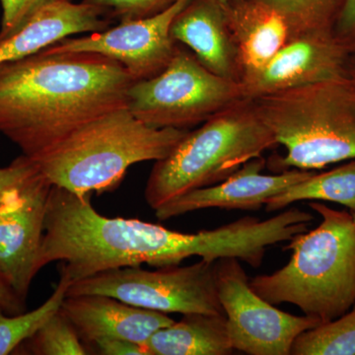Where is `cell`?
<instances>
[{"label":"cell","mask_w":355,"mask_h":355,"mask_svg":"<svg viewBox=\"0 0 355 355\" xmlns=\"http://www.w3.org/2000/svg\"><path fill=\"white\" fill-rule=\"evenodd\" d=\"M135 79L99 53L41 51L0 64V133L36 160L103 114L127 107Z\"/></svg>","instance_id":"cell-1"},{"label":"cell","mask_w":355,"mask_h":355,"mask_svg":"<svg viewBox=\"0 0 355 355\" xmlns=\"http://www.w3.org/2000/svg\"><path fill=\"white\" fill-rule=\"evenodd\" d=\"M308 205L321 216L320 225L291 238L284 247L291 261L250 279V286L268 302L289 303L324 324L355 304V226L345 210L316 200Z\"/></svg>","instance_id":"cell-2"},{"label":"cell","mask_w":355,"mask_h":355,"mask_svg":"<svg viewBox=\"0 0 355 355\" xmlns=\"http://www.w3.org/2000/svg\"><path fill=\"white\" fill-rule=\"evenodd\" d=\"M286 156L272 168L315 171L355 159V80L349 74L251 99Z\"/></svg>","instance_id":"cell-3"},{"label":"cell","mask_w":355,"mask_h":355,"mask_svg":"<svg viewBox=\"0 0 355 355\" xmlns=\"http://www.w3.org/2000/svg\"><path fill=\"white\" fill-rule=\"evenodd\" d=\"M188 132L149 127L125 107L86 123L33 161L53 186L84 197L116 189L130 166L167 157Z\"/></svg>","instance_id":"cell-4"},{"label":"cell","mask_w":355,"mask_h":355,"mask_svg":"<svg viewBox=\"0 0 355 355\" xmlns=\"http://www.w3.org/2000/svg\"><path fill=\"white\" fill-rule=\"evenodd\" d=\"M277 146L253 101L243 99L189 130L167 157L156 161L144 191L147 205L155 210L189 191L220 183Z\"/></svg>","instance_id":"cell-5"},{"label":"cell","mask_w":355,"mask_h":355,"mask_svg":"<svg viewBox=\"0 0 355 355\" xmlns=\"http://www.w3.org/2000/svg\"><path fill=\"white\" fill-rule=\"evenodd\" d=\"M243 99L241 83L212 73L177 44L162 72L130 86L127 108L149 127L189 130Z\"/></svg>","instance_id":"cell-6"},{"label":"cell","mask_w":355,"mask_h":355,"mask_svg":"<svg viewBox=\"0 0 355 355\" xmlns=\"http://www.w3.org/2000/svg\"><path fill=\"white\" fill-rule=\"evenodd\" d=\"M100 294L156 312L225 315L218 298L216 261L169 266L147 270L113 268L72 282L67 295Z\"/></svg>","instance_id":"cell-7"},{"label":"cell","mask_w":355,"mask_h":355,"mask_svg":"<svg viewBox=\"0 0 355 355\" xmlns=\"http://www.w3.org/2000/svg\"><path fill=\"white\" fill-rule=\"evenodd\" d=\"M216 280L234 350L250 355H289L301 334L323 324L314 317L295 316L277 309L261 297L250 286L238 259L217 261Z\"/></svg>","instance_id":"cell-8"},{"label":"cell","mask_w":355,"mask_h":355,"mask_svg":"<svg viewBox=\"0 0 355 355\" xmlns=\"http://www.w3.org/2000/svg\"><path fill=\"white\" fill-rule=\"evenodd\" d=\"M191 0H177L163 12L144 19L125 21L105 31L65 38L42 50L55 53L87 51L120 62L135 81L153 78L166 69L176 51L170 34L173 20Z\"/></svg>","instance_id":"cell-9"},{"label":"cell","mask_w":355,"mask_h":355,"mask_svg":"<svg viewBox=\"0 0 355 355\" xmlns=\"http://www.w3.org/2000/svg\"><path fill=\"white\" fill-rule=\"evenodd\" d=\"M51 187L38 171L0 198V270L25 301L41 270L39 257Z\"/></svg>","instance_id":"cell-10"},{"label":"cell","mask_w":355,"mask_h":355,"mask_svg":"<svg viewBox=\"0 0 355 355\" xmlns=\"http://www.w3.org/2000/svg\"><path fill=\"white\" fill-rule=\"evenodd\" d=\"M352 53L333 28L293 35L272 60L246 83V99L272 94L349 74Z\"/></svg>","instance_id":"cell-11"},{"label":"cell","mask_w":355,"mask_h":355,"mask_svg":"<svg viewBox=\"0 0 355 355\" xmlns=\"http://www.w3.org/2000/svg\"><path fill=\"white\" fill-rule=\"evenodd\" d=\"M266 163L263 156L254 158L220 183L189 191L161 205L155 209V216L163 221L200 209L257 211L273 196L315 172L289 169L266 175L261 173Z\"/></svg>","instance_id":"cell-12"},{"label":"cell","mask_w":355,"mask_h":355,"mask_svg":"<svg viewBox=\"0 0 355 355\" xmlns=\"http://www.w3.org/2000/svg\"><path fill=\"white\" fill-rule=\"evenodd\" d=\"M60 311L89 345L104 338H123L146 345L156 331L174 322L164 313L100 294L67 295Z\"/></svg>","instance_id":"cell-13"},{"label":"cell","mask_w":355,"mask_h":355,"mask_svg":"<svg viewBox=\"0 0 355 355\" xmlns=\"http://www.w3.org/2000/svg\"><path fill=\"white\" fill-rule=\"evenodd\" d=\"M222 6L244 83L268 64L293 31L279 11L261 0H222Z\"/></svg>","instance_id":"cell-14"},{"label":"cell","mask_w":355,"mask_h":355,"mask_svg":"<svg viewBox=\"0 0 355 355\" xmlns=\"http://www.w3.org/2000/svg\"><path fill=\"white\" fill-rule=\"evenodd\" d=\"M170 34L212 73L240 83L237 51L222 0H191L173 20Z\"/></svg>","instance_id":"cell-15"},{"label":"cell","mask_w":355,"mask_h":355,"mask_svg":"<svg viewBox=\"0 0 355 355\" xmlns=\"http://www.w3.org/2000/svg\"><path fill=\"white\" fill-rule=\"evenodd\" d=\"M112 22L101 7L83 1L51 4L0 43V64L35 55L71 35L105 31Z\"/></svg>","instance_id":"cell-16"},{"label":"cell","mask_w":355,"mask_h":355,"mask_svg":"<svg viewBox=\"0 0 355 355\" xmlns=\"http://www.w3.org/2000/svg\"><path fill=\"white\" fill-rule=\"evenodd\" d=\"M149 355H228L234 352L225 315L186 314L146 343Z\"/></svg>","instance_id":"cell-17"},{"label":"cell","mask_w":355,"mask_h":355,"mask_svg":"<svg viewBox=\"0 0 355 355\" xmlns=\"http://www.w3.org/2000/svg\"><path fill=\"white\" fill-rule=\"evenodd\" d=\"M303 200L338 203L355 212V159L345 164L317 174L313 173L298 183L291 184L266 200L268 212L286 209L292 203Z\"/></svg>","instance_id":"cell-18"},{"label":"cell","mask_w":355,"mask_h":355,"mask_svg":"<svg viewBox=\"0 0 355 355\" xmlns=\"http://www.w3.org/2000/svg\"><path fill=\"white\" fill-rule=\"evenodd\" d=\"M60 275L55 291L36 309L16 315H8L0 310V355L12 354L60 310L71 280L64 272H60Z\"/></svg>","instance_id":"cell-19"},{"label":"cell","mask_w":355,"mask_h":355,"mask_svg":"<svg viewBox=\"0 0 355 355\" xmlns=\"http://www.w3.org/2000/svg\"><path fill=\"white\" fill-rule=\"evenodd\" d=\"M293 355H355V304L342 316L301 334Z\"/></svg>","instance_id":"cell-20"},{"label":"cell","mask_w":355,"mask_h":355,"mask_svg":"<svg viewBox=\"0 0 355 355\" xmlns=\"http://www.w3.org/2000/svg\"><path fill=\"white\" fill-rule=\"evenodd\" d=\"M279 11L293 34L334 27L343 0H261Z\"/></svg>","instance_id":"cell-21"},{"label":"cell","mask_w":355,"mask_h":355,"mask_svg":"<svg viewBox=\"0 0 355 355\" xmlns=\"http://www.w3.org/2000/svg\"><path fill=\"white\" fill-rule=\"evenodd\" d=\"M30 352L38 355L90 354L83 338L62 311H58L28 340Z\"/></svg>","instance_id":"cell-22"},{"label":"cell","mask_w":355,"mask_h":355,"mask_svg":"<svg viewBox=\"0 0 355 355\" xmlns=\"http://www.w3.org/2000/svg\"><path fill=\"white\" fill-rule=\"evenodd\" d=\"M104 9L111 20L119 22L153 17L171 7L177 0H83Z\"/></svg>","instance_id":"cell-23"},{"label":"cell","mask_w":355,"mask_h":355,"mask_svg":"<svg viewBox=\"0 0 355 355\" xmlns=\"http://www.w3.org/2000/svg\"><path fill=\"white\" fill-rule=\"evenodd\" d=\"M73 0H0L2 16L0 24V43L19 31L35 14L44 7L58 2Z\"/></svg>","instance_id":"cell-24"},{"label":"cell","mask_w":355,"mask_h":355,"mask_svg":"<svg viewBox=\"0 0 355 355\" xmlns=\"http://www.w3.org/2000/svg\"><path fill=\"white\" fill-rule=\"evenodd\" d=\"M38 171L34 161L23 154L13 160L10 165L0 168V198L7 190L22 183Z\"/></svg>","instance_id":"cell-25"},{"label":"cell","mask_w":355,"mask_h":355,"mask_svg":"<svg viewBox=\"0 0 355 355\" xmlns=\"http://www.w3.org/2000/svg\"><path fill=\"white\" fill-rule=\"evenodd\" d=\"M334 32L347 46L350 53H355V0H343L334 23Z\"/></svg>","instance_id":"cell-26"},{"label":"cell","mask_w":355,"mask_h":355,"mask_svg":"<svg viewBox=\"0 0 355 355\" xmlns=\"http://www.w3.org/2000/svg\"><path fill=\"white\" fill-rule=\"evenodd\" d=\"M90 345L102 355H149L146 345L123 338H104Z\"/></svg>","instance_id":"cell-27"},{"label":"cell","mask_w":355,"mask_h":355,"mask_svg":"<svg viewBox=\"0 0 355 355\" xmlns=\"http://www.w3.org/2000/svg\"><path fill=\"white\" fill-rule=\"evenodd\" d=\"M0 310L8 315L20 314L26 311V301L18 296L0 270Z\"/></svg>","instance_id":"cell-28"},{"label":"cell","mask_w":355,"mask_h":355,"mask_svg":"<svg viewBox=\"0 0 355 355\" xmlns=\"http://www.w3.org/2000/svg\"><path fill=\"white\" fill-rule=\"evenodd\" d=\"M349 74L350 77L355 80V53H352L350 57L349 64Z\"/></svg>","instance_id":"cell-29"},{"label":"cell","mask_w":355,"mask_h":355,"mask_svg":"<svg viewBox=\"0 0 355 355\" xmlns=\"http://www.w3.org/2000/svg\"><path fill=\"white\" fill-rule=\"evenodd\" d=\"M352 217H354V226H355V212L352 214Z\"/></svg>","instance_id":"cell-30"}]
</instances>
